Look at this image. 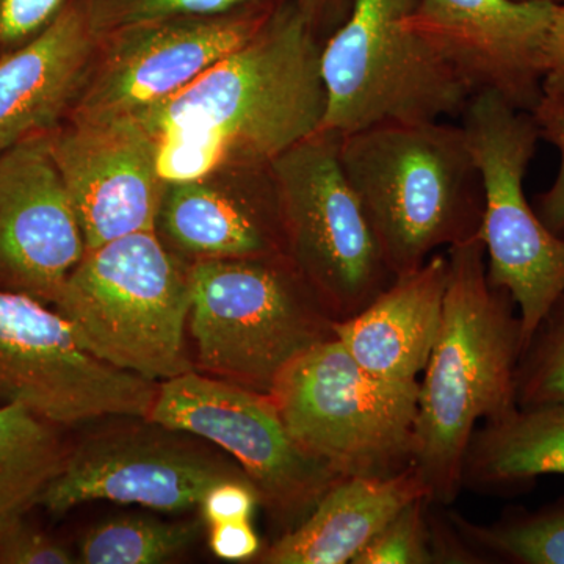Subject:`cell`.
I'll list each match as a JSON object with an SVG mask.
<instances>
[{"mask_svg":"<svg viewBox=\"0 0 564 564\" xmlns=\"http://www.w3.org/2000/svg\"><path fill=\"white\" fill-rule=\"evenodd\" d=\"M79 0L40 35L0 57V154L57 128L79 95L98 50Z\"/></svg>","mask_w":564,"mask_h":564,"instance_id":"17","label":"cell"},{"mask_svg":"<svg viewBox=\"0 0 564 564\" xmlns=\"http://www.w3.org/2000/svg\"><path fill=\"white\" fill-rule=\"evenodd\" d=\"M429 499L417 467L388 477H344L300 524L258 555L262 564L351 563L406 505Z\"/></svg>","mask_w":564,"mask_h":564,"instance_id":"20","label":"cell"},{"mask_svg":"<svg viewBox=\"0 0 564 564\" xmlns=\"http://www.w3.org/2000/svg\"><path fill=\"white\" fill-rule=\"evenodd\" d=\"M191 303V267L143 231L85 252L52 306L93 356L163 383L195 370L185 345Z\"/></svg>","mask_w":564,"mask_h":564,"instance_id":"4","label":"cell"},{"mask_svg":"<svg viewBox=\"0 0 564 564\" xmlns=\"http://www.w3.org/2000/svg\"><path fill=\"white\" fill-rule=\"evenodd\" d=\"M549 2L555 3V6H564V0H549Z\"/></svg>","mask_w":564,"mask_h":564,"instance_id":"35","label":"cell"},{"mask_svg":"<svg viewBox=\"0 0 564 564\" xmlns=\"http://www.w3.org/2000/svg\"><path fill=\"white\" fill-rule=\"evenodd\" d=\"M68 0H0V57L40 35Z\"/></svg>","mask_w":564,"mask_h":564,"instance_id":"29","label":"cell"},{"mask_svg":"<svg viewBox=\"0 0 564 564\" xmlns=\"http://www.w3.org/2000/svg\"><path fill=\"white\" fill-rule=\"evenodd\" d=\"M448 522L475 562L478 556L519 564H564V505L536 513L508 516L477 525L451 513Z\"/></svg>","mask_w":564,"mask_h":564,"instance_id":"23","label":"cell"},{"mask_svg":"<svg viewBox=\"0 0 564 564\" xmlns=\"http://www.w3.org/2000/svg\"><path fill=\"white\" fill-rule=\"evenodd\" d=\"M417 0H355L325 40L321 132L344 137L383 122L462 118L473 91L404 25Z\"/></svg>","mask_w":564,"mask_h":564,"instance_id":"7","label":"cell"},{"mask_svg":"<svg viewBox=\"0 0 564 564\" xmlns=\"http://www.w3.org/2000/svg\"><path fill=\"white\" fill-rule=\"evenodd\" d=\"M212 552L226 562H245L261 554L262 545L251 521L221 522L209 525Z\"/></svg>","mask_w":564,"mask_h":564,"instance_id":"32","label":"cell"},{"mask_svg":"<svg viewBox=\"0 0 564 564\" xmlns=\"http://www.w3.org/2000/svg\"><path fill=\"white\" fill-rule=\"evenodd\" d=\"M87 252L51 132L0 154V289L54 304Z\"/></svg>","mask_w":564,"mask_h":564,"instance_id":"15","label":"cell"},{"mask_svg":"<svg viewBox=\"0 0 564 564\" xmlns=\"http://www.w3.org/2000/svg\"><path fill=\"white\" fill-rule=\"evenodd\" d=\"M65 545L24 525L22 519L0 530V563L69 564L74 563Z\"/></svg>","mask_w":564,"mask_h":564,"instance_id":"30","label":"cell"},{"mask_svg":"<svg viewBox=\"0 0 564 564\" xmlns=\"http://www.w3.org/2000/svg\"><path fill=\"white\" fill-rule=\"evenodd\" d=\"M445 252L443 322L419 383L414 426L413 464L434 505H451L462 491L464 455L477 422L518 406L516 369L522 352L513 300L489 284L480 237Z\"/></svg>","mask_w":564,"mask_h":564,"instance_id":"2","label":"cell"},{"mask_svg":"<svg viewBox=\"0 0 564 564\" xmlns=\"http://www.w3.org/2000/svg\"><path fill=\"white\" fill-rule=\"evenodd\" d=\"M147 421L228 452L258 489L261 503L299 524L344 478L293 443L269 395L195 370L159 383Z\"/></svg>","mask_w":564,"mask_h":564,"instance_id":"11","label":"cell"},{"mask_svg":"<svg viewBox=\"0 0 564 564\" xmlns=\"http://www.w3.org/2000/svg\"><path fill=\"white\" fill-rule=\"evenodd\" d=\"M270 169L288 258L334 321L361 313L397 276L345 176L339 137L317 131Z\"/></svg>","mask_w":564,"mask_h":564,"instance_id":"9","label":"cell"},{"mask_svg":"<svg viewBox=\"0 0 564 564\" xmlns=\"http://www.w3.org/2000/svg\"><path fill=\"white\" fill-rule=\"evenodd\" d=\"M551 474L564 475V404L516 406L475 430L462 488L497 489Z\"/></svg>","mask_w":564,"mask_h":564,"instance_id":"21","label":"cell"},{"mask_svg":"<svg viewBox=\"0 0 564 564\" xmlns=\"http://www.w3.org/2000/svg\"><path fill=\"white\" fill-rule=\"evenodd\" d=\"M51 150L87 251L158 229L166 182L158 140L137 118H69L51 131Z\"/></svg>","mask_w":564,"mask_h":564,"instance_id":"13","label":"cell"},{"mask_svg":"<svg viewBox=\"0 0 564 564\" xmlns=\"http://www.w3.org/2000/svg\"><path fill=\"white\" fill-rule=\"evenodd\" d=\"M281 6L170 18L102 36L68 117H135L247 43Z\"/></svg>","mask_w":564,"mask_h":564,"instance_id":"12","label":"cell"},{"mask_svg":"<svg viewBox=\"0 0 564 564\" xmlns=\"http://www.w3.org/2000/svg\"><path fill=\"white\" fill-rule=\"evenodd\" d=\"M293 3L315 35L326 40L347 20L355 0H293Z\"/></svg>","mask_w":564,"mask_h":564,"instance_id":"34","label":"cell"},{"mask_svg":"<svg viewBox=\"0 0 564 564\" xmlns=\"http://www.w3.org/2000/svg\"><path fill=\"white\" fill-rule=\"evenodd\" d=\"M532 115L540 135L560 152L555 182L536 199L534 210L552 232L564 237V99L543 95Z\"/></svg>","mask_w":564,"mask_h":564,"instance_id":"28","label":"cell"},{"mask_svg":"<svg viewBox=\"0 0 564 564\" xmlns=\"http://www.w3.org/2000/svg\"><path fill=\"white\" fill-rule=\"evenodd\" d=\"M269 397L293 443L340 477L413 466L419 381L373 377L336 337L300 352Z\"/></svg>","mask_w":564,"mask_h":564,"instance_id":"6","label":"cell"},{"mask_svg":"<svg viewBox=\"0 0 564 564\" xmlns=\"http://www.w3.org/2000/svg\"><path fill=\"white\" fill-rule=\"evenodd\" d=\"M170 242L202 259L284 258V228L272 169L258 170L236 191L203 181L170 182L158 225Z\"/></svg>","mask_w":564,"mask_h":564,"instance_id":"18","label":"cell"},{"mask_svg":"<svg viewBox=\"0 0 564 564\" xmlns=\"http://www.w3.org/2000/svg\"><path fill=\"white\" fill-rule=\"evenodd\" d=\"M339 159L395 276L478 236L484 188L462 124L370 126L339 137Z\"/></svg>","mask_w":564,"mask_h":564,"instance_id":"3","label":"cell"},{"mask_svg":"<svg viewBox=\"0 0 564 564\" xmlns=\"http://www.w3.org/2000/svg\"><path fill=\"white\" fill-rule=\"evenodd\" d=\"M315 35L293 0L242 46L170 98L135 115L170 182L270 166L321 129L326 107Z\"/></svg>","mask_w":564,"mask_h":564,"instance_id":"1","label":"cell"},{"mask_svg":"<svg viewBox=\"0 0 564 564\" xmlns=\"http://www.w3.org/2000/svg\"><path fill=\"white\" fill-rule=\"evenodd\" d=\"M231 478L248 475L220 456L169 437L120 434L68 455L39 505L54 514L93 500L177 513L199 507L212 486Z\"/></svg>","mask_w":564,"mask_h":564,"instance_id":"16","label":"cell"},{"mask_svg":"<svg viewBox=\"0 0 564 564\" xmlns=\"http://www.w3.org/2000/svg\"><path fill=\"white\" fill-rule=\"evenodd\" d=\"M288 0H79L98 39L144 24L181 17H207L252 6H281Z\"/></svg>","mask_w":564,"mask_h":564,"instance_id":"26","label":"cell"},{"mask_svg":"<svg viewBox=\"0 0 564 564\" xmlns=\"http://www.w3.org/2000/svg\"><path fill=\"white\" fill-rule=\"evenodd\" d=\"M564 404V292L538 326L516 369V404Z\"/></svg>","mask_w":564,"mask_h":564,"instance_id":"25","label":"cell"},{"mask_svg":"<svg viewBox=\"0 0 564 564\" xmlns=\"http://www.w3.org/2000/svg\"><path fill=\"white\" fill-rule=\"evenodd\" d=\"M429 499H417L400 511L377 536L364 547L352 564H430L436 563L433 534L426 508Z\"/></svg>","mask_w":564,"mask_h":564,"instance_id":"27","label":"cell"},{"mask_svg":"<svg viewBox=\"0 0 564 564\" xmlns=\"http://www.w3.org/2000/svg\"><path fill=\"white\" fill-rule=\"evenodd\" d=\"M188 325L199 366L269 395L300 352L333 339L334 318L288 256L191 267Z\"/></svg>","mask_w":564,"mask_h":564,"instance_id":"5","label":"cell"},{"mask_svg":"<svg viewBox=\"0 0 564 564\" xmlns=\"http://www.w3.org/2000/svg\"><path fill=\"white\" fill-rule=\"evenodd\" d=\"M543 95L564 99V6L555 3L545 43Z\"/></svg>","mask_w":564,"mask_h":564,"instance_id":"33","label":"cell"},{"mask_svg":"<svg viewBox=\"0 0 564 564\" xmlns=\"http://www.w3.org/2000/svg\"><path fill=\"white\" fill-rule=\"evenodd\" d=\"M158 389L85 350L57 311L0 289V403L22 404L62 425L107 415L148 419Z\"/></svg>","mask_w":564,"mask_h":564,"instance_id":"10","label":"cell"},{"mask_svg":"<svg viewBox=\"0 0 564 564\" xmlns=\"http://www.w3.org/2000/svg\"><path fill=\"white\" fill-rule=\"evenodd\" d=\"M66 459L52 422L22 404H0V530L39 505Z\"/></svg>","mask_w":564,"mask_h":564,"instance_id":"22","label":"cell"},{"mask_svg":"<svg viewBox=\"0 0 564 564\" xmlns=\"http://www.w3.org/2000/svg\"><path fill=\"white\" fill-rule=\"evenodd\" d=\"M196 522H162L158 519H113L85 534L79 562L87 564L165 563L195 543Z\"/></svg>","mask_w":564,"mask_h":564,"instance_id":"24","label":"cell"},{"mask_svg":"<svg viewBox=\"0 0 564 564\" xmlns=\"http://www.w3.org/2000/svg\"><path fill=\"white\" fill-rule=\"evenodd\" d=\"M261 496L250 478H231L212 486L202 505L204 521L209 525L221 522L251 521Z\"/></svg>","mask_w":564,"mask_h":564,"instance_id":"31","label":"cell"},{"mask_svg":"<svg viewBox=\"0 0 564 564\" xmlns=\"http://www.w3.org/2000/svg\"><path fill=\"white\" fill-rule=\"evenodd\" d=\"M447 278V252H436L397 276L361 313L334 322V336L373 377L415 383L440 334Z\"/></svg>","mask_w":564,"mask_h":564,"instance_id":"19","label":"cell"},{"mask_svg":"<svg viewBox=\"0 0 564 564\" xmlns=\"http://www.w3.org/2000/svg\"><path fill=\"white\" fill-rule=\"evenodd\" d=\"M549 0H417L404 25L470 88L532 113L543 98Z\"/></svg>","mask_w":564,"mask_h":564,"instance_id":"14","label":"cell"},{"mask_svg":"<svg viewBox=\"0 0 564 564\" xmlns=\"http://www.w3.org/2000/svg\"><path fill=\"white\" fill-rule=\"evenodd\" d=\"M462 128L484 188L478 237L488 258L486 273L492 288L518 304L524 350L564 292V237L541 221L524 192L540 129L530 111L494 91L470 96Z\"/></svg>","mask_w":564,"mask_h":564,"instance_id":"8","label":"cell"}]
</instances>
